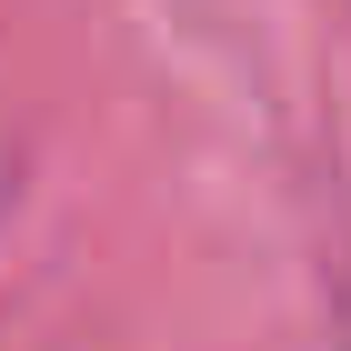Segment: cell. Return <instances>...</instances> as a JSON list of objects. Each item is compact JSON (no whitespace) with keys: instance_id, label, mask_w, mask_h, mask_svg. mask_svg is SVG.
Returning a JSON list of instances; mask_svg holds the SVG:
<instances>
[{"instance_id":"7a4b0ae2","label":"cell","mask_w":351,"mask_h":351,"mask_svg":"<svg viewBox=\"0 0 351 351\" xmlns=\"http://www.w3.org/2000/svg\"><path fill=\"white\" fill-rule=\"evenodd\" d=\"M341 341H351V291H341Z\"/></svg>"},{"instance_id":"6da1fadb","label":"cell","mask_w":351,"mask_h":351,"mask_svg":"<svg viewBox=\"0 0 351 351\" xmlns=\"http://www.w3.org/2000/svg\"><path fill=\"white\" fill-rule=\"evenodd\" d=\"M0 211H10V151H0Z\"/></svg>"}]
</instances>
